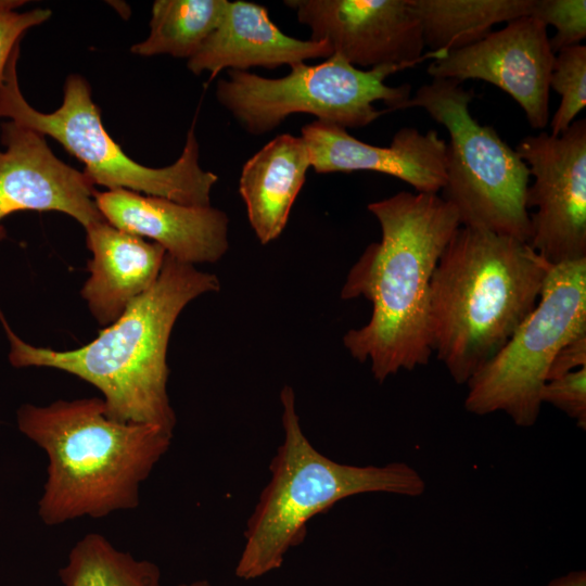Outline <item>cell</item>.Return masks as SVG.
<instances>
[{"instance_id":"1","label":"cell","mask_w":586,"mask_h":586,"mask_svg":"<svg viewBox=\"0 0 586 586\" xmlns=\"http://www.w3.org/2000/svg\"><path fill=\"white\" fill-rule=\"evenodd\" d=\"M381 228L347 273L342 300L365 297L369 321L351 329L343 344L353 358L370 361L382 383L400 370L429 362L431 281L446 245L460 227L456 209L435 193L402 191L368 204Z\"/></svg>"},{"instance_id":"2","label":"cell","mask_w":586,"mask_h":586,"mask_svg":"<svg viewBox=\"0 0 586 586\" xmlns=\"http://www.w3.org/2000/svg\"><path fill=\"white\" fill-rule=\"evenodd\" d=\"M219 289L216 275L166 255L156 282L95 339L71 351L26 343L0 310L10 343L9 361L15 368L44 367L76 375L102 393L112 419L173 432L176 416L167 393L170 334L189 303Z\"/></svg>"},{"instance_id":"3","label":"cell","mask_w":586,"mask_h":586,"mask_svg":"<svg viewBox=\"0 0 586 586\" xmlns=\"http://www.w3.org/2000/svg\"><path fill=\"white\" fill-rule=\"evenodd\" d=\"M16 422L48 457L38 514L52 526L136 508L173 438L160 425L112 419L100 397L24 404Z\"/></svg>"},{"instance_id":"4","label":"cell","mask_w":586,"mask_h":586,"mask_svg":"<svg viewBox=\"0 0 586 586\" xmlns=\"http://www.w3.org/2000/svg\"><path fill=\"white\" fill-rule=\"evenodd\" d=\"M551 265L527 242L460 226L431 281L432 352L467 384L535 308Z\"/></svg>"},{"instance_id":"5","label":"cell","mask_w":586,"mask_h":586,"mask_svg":"<svg viewBox=\"0 0 586 586\" xmlns=\"http://www.w3.org/2000/svg\"><path fill=\"white\" fill-rule=\"evenodd\" d=\"M283 441L272 458L271 477L247 520L235 575L249 581L279 569L286 552L301 545L307 523L340 500L365 493L409 497L423 494L425 482L405 462L382 467L344 464L319 453L305 436L294 390L280 393Z\"/></svg>"},{"instance_id":"6","label":"cell","mask_w":586,"mask_h":586,"mask_svg":"<svg viewBox=\"0 0 586 586\" xmlns=\"http://www.w3.org/2000/svg\"><path fill=\"white\" fill-rule=\"evenodd\" d=\"M17 44L0 86V118L56 140L79 160L93 183L109 190L124 189L164 198L184 205H211V192L218 176L200 165L194 127L189 129L181 155L169 166L146 167L130 158L105 130L88 82L79 75L66 78L59 109L42 113L24 98L17 79Z\"/></svg>"},{"instance_id":"7","label":"cell","mask_w":586,"mask_h":586,"mask_svg":"<svg viewBox=\"0 0 586 586\" xmlns=\"http://www.w3.org/2000/svg\"><path fill=\"white\" fill-rule=\"evenodd\" d=\"M473 98V89L456 79H432L419 87L400 110L421 107L447 129L442 198L456 209L460 226L528 243V168L492 126L481 125L472 116Z\"/></svg>"},{"instance_id":"8","label":"cell","mask_w":586,"mask_h":586,"mask_svg":"<svg viewBox=\"0 0 586 586\" xmlns=\"http://www.w3.org/2000/svg\"><path fill=\"white\" fill-rule=\"evenodd\" d=\"M407 65L360 69L333 54L318 64L300 63L280 78H266L247 71H228L216 85L218 102L250 135L262 136L292 114L305 113L341 128L370 125L385 111L400 110L411 97L409 85L392 87L385 79Z\"/></svg>"},{"instance_id":"9","label":"cell","mask_w":586,"mask_h":586,"mask_svg":"<svg viewBox=\"0 0 586 586\" xmlns=\"http://www.w3.org/2000/svg\"><path fill=\"white\" fill-rule=\"evenodd\" d=\"M585 333L586 258L551 265L535 308L467 382L466 409L477 416L501 411L518 426H532L556 354Z\"/></svg>"},{"instance_id":"10","label":"cell","mask_w":586,"mask_h":586,"mask_svg":"<svg viewBox=\"0 0 586 586\" xmlns=\"http://www.w3.org/2000/svg\"><path fill=\"white\" fill-rule=\"evenodd\" d=\"M515 151L534 177L528 245L550 265L586 258V119L559 136H526Z\"/></svg>"},{"instance_id":"11","label":"cell","mask_w":586,"mask_h":586,"mask_svg":"<svg viewBox=\"0 0 586 586\" xmlns=\"http://www.w3.org/2000/svg\"><path fill=\"white\" fill-rule=\"evenodd\" d=\"M313 40L329 43L333 54L355 67H412L447 53L423 54L420 22L409 0H286Z\"/></svg>"},{"instance_id":"12","label":"cell","mask_w":586,"mask_h":586,"mask_svg":"<svg viewBox=\"0 0 586 586\" xmlns=\"http://www.w3.org/2000/svg\"><path fill=\"white\" fill-rule=\"evenodd\" d=\"M555 56L547 27L532 16H523L473 44L433 60L426 72L433 79L489 82L521 106L533 129H543L549 120Z\"/></svg>"},{"instance_id":"13","label":"cell","mask_w":586,"mask_h":586,"mask_svg":"<svg viewBox=\"0 0 586 586\" xmlns=\"http://www.w3.org/2000/svg\"><path fill=\"white\" fill-rule=\"evenodd\" d=\"M0 128V241L5 238L2 220L22 211L60 212L85 229L105 220L93 183L58 158L43 135L10 120Z\"/></svg>"},{"instance_id":"14","label":"cell","mask_w":586,"mask_h":586,"mask_svg":"<svg viewBox=\"0 0 586 586\" xmlns=\"http://www.w3.org/2000/svg\"><path fill=\"white\" fill-rule=\"evenodd\" d=\"M301 137L317 174L378 171L405 181L416 192L435 194L446 183L447 143L433 129L403 127L388 146H377L316 119L302 127Z\"/></svg>"},{"instance_id":"15","label":"cell","mask_w":586,"mask_h":586,"mask_svg":"<svg viewBox=\"0 0 586 586\" xmlns=\"http://www.w3.org/2000/svg\"><path fill=\"white\" fill-rule=\"evenodd\" d=\"M94 200L107 222L151 240L181 263H216L229 249L228 216L212 205H184L124 189L95 191Z\"/></svg>"},{"instance_id":"16","label":"cell","mask_w":586,"mask_h":586,"mask_svg":"<svg viewBox=\"0 0 586 586\" xmlns=\"http://www.w3.org/2000/svg\"><path fill=\"white\" fill-rule=\"evenodd\" d=\"M331 55L328 42L288 36L270 20L265 7L238 0L227 1L219 24L187 65L195 75L208 72L213 79L227 68L291 67Z\"/></svg>"},{"instance_id":"17","label":"cell","mask_w":586,"mask_h":586,"mask_svg":"<svg viewBox=\"0 0 586 586\" xmlns=\"http://www.w3.org/2000/svg\"><path fill=\"white\" fill-rule=\"evenodd\" d=\"M85 230L92 256L80 294L92 317L104 328L156 282L167 254L161 245L106 220Z\"/></svg>"},{"instance_id":"18","label":"cell","mask_w":586,"mask_h":586,"mask_svg":"<svg viewBox=\"0 0 586 586\" xmlns=\"http://www.w3.org/2000/svg\"><path fill=\"white\" fill-rule=\"evenodd\" d=\"M309 168L305 141L291 133L275 137L243 165L239 192L262 244L277 240L283 232Z\"/></svg>"},{"instance_id":"19","label":"cell","mask_w":586,"mask_h":586,"mask_svg":"<svg viewBox=\"0 0 586 586\" xmlns=\"http://www.w3.org/2000/svg\"><path fill=\"white\" fill-rule=\"evenodd\" d=\"M429 51L448 53L477 42L494 25L530 16L534 0H409Z\"/></svg>"},{"instance_id":"20","label":"cell","mask_w":586,"mask_h":586,"mask_svg":"<svg viewBox=\"0 0 586 586\" xmlns=\"http://www.w3.org/2000/svg\"><path fill=\"white\" fill-rule=\"evenodd\" d=\"M227 0H156L152 5L150 34L131 47L142 56L169 54L191 59L215 30Z\"/></svg>"},{"instance_id":"21","label":"cell","mask_w":586,"mask_h":586,"mask_svg":"<svg viewBox=\"0 0 586 586\" xmlns=\"http://www.w3.org/2000/svg\"><path fill=\"white\" fill-rule=\"evenodd\" d=\"M59 575L63 586H162L156 564L136 559L97 533L73 546Z\"/></svg>"},{"instance_id":"22","label":"cell","mask_w":586,"mask_h":586,"mask_svg":"<svg viewBox=\"0 0 586 586\" xmlns=\"http://www.w3.org/2000/svg\"><path fill=\"white\" fill-rule=\"evenodd\" d=\"M550 89L561 97L551 119V133L559 136L575 120L586 105V47L576 44L560 50L555 56Z\"/></svg>"},{"instance_id":"23","label":"cell","mask_w":586,"mask_h":586,"mask_svg":"<svg viewBox=\"0 0 586 586\" xmlns=\"http://www.w3.org/2000/svg\"><path fill=\"white\" fill-rule=\"evenodd\" d=\"M530 16L556 28V35L549 38L555 54L581 44L586 37L585 0H534Z\"/></svg>"},{"instance_id":"24","label":"cell","mask_w":586,"mask_h":586,"mask_svg":"<svg viewBox=\"0 0 586 586\" xmlns=\"http://www.w3.org/2000/svg\"><path fill=\"white\" fill-rule=\"evenodd\" d=\"M542 404L548 403L586 428V366L548 380L540 393Z\"/></svg>"},{"instance_id":"25","label":"cell","mask_w":586,"mask_h":586,"mask_svg":"<svg viewBox=\"0 0 586 586\" xmlns=\"http://www.w3.org/2000/svg\"><path fill=\"white\" fill-rule=\"evenodd\" d=\"M25 2L21 0H2L0 3V86L9 60L15 47L20 44L22 35L51 16V11L47 9L17 12L15 9Z\"/></svg>"},{"instance_id":"26","label":"cell","mask_w":586,"mask_h":586,"mask_svg":"<svg viewBox=\"0 0 586 586\" xmlns=\"http://www.w3.org/2000/svg\"><path fill=\"white\" fill-rule=\"evenodd\" d=\"M586 366V333L566 343L555 356L547 381Z\"/></svg>"},{"instance_id":"27","label":"cell","mask_w":586,"mask_h":586,"mask_svg":"<svg viewBox=\"0 0 586 586\" xmlns=\"http://www.w3.org/2000/svg\"><path fill=\"white\" fill-rule=\"evenodd\" d=\"M546 586H586V572L572 571L550 581Z\"/></svg>"},{"instance_id":"28","label":"cell","mask_w":586,"mask_h":586,"mask_svg":"<svg viewBox=\"0 0 586 586\" xmlns=\"http://www.w3.org/2000/svg\"><path fill=\"white\" fill-rule=\"evenodd\" d=\"M178 586H212V584L206 579H199L190 583H183Z\"/></svg>"},{"instance_id":"29","label":"cell","mask_w":586,"mask_h":586,"mask_svg":"<svg viewBox=\"0 0 586 586\" xmlns=\"http://www.w3.org/2000/svg\"><path fill=\"white\" fill-rule=\"evenodd\" d=\"M2 0H0V3H1Z\"/></svg>"},{"instance_id":"30","label":"cell","mask_w":586,"mask_h":586,"mask_svg":"<svg viewBox=\"0 0 586 586\" xmlns=\"http://www.w3.org/2000/svg\"><path fill=\"white\" fill-rule=\"evenodd\" d=\"M0 130H1V128H0Z\"/></svg>"}]
</instances>
